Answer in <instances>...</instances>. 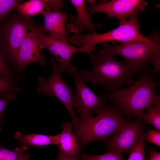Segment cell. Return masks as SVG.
<instances>
[{
    "mask_svg": "<svg viewBox=\"0 0 160 160\" xmlns=\"http://www.w3.org/2000/svg\"><path fill=\"white\" fill-rule=\"evenodd\" d=\"M156 77L149 68L130 86L105 93L101 97L114 103L125 116L141 120L145 109L150 105L160 104V95L156 92L160 82L154 81Z\"/></svg>",
    "mask_w": 160,
    "mask_h": 160,
    "instance_id": "cell-1",
    "label": "cell"
},
{
    "mask_svg": "<svg viewBox=\"0 0 160 160\" xmlns=\"http://www.w3.org/2000/svg\"><path fill=\"white\" fill-rule=\"evenodd\" d=\"M102 47L96 55L90 57L91 68L81 71L84 81L100 84L108 92L116 91L124 84H132L135 81L128 65L116 60L109 50Z\"/></svg>",
    "mask_w": 160,
    "mask_h": 160,
    "instance_id": "cell-2",
    "label": "cell"
},
{
    "mask_svg": "<svg viewBox=\"0 0 160 160\" xmlns=\"http://www.w3.org/2000/svg\"><path fill=\"white\" fill-rule=\"evenodd\" d=\"M148 41H136L109 45L103 43L102 47L109 50L114 56H119L129 67L133 76H139L143 70L149 68L148 63L154 67L155 74L160 71V36L155 31Z\"/></svg>",
    "mask_w": 160,
    "mask_h": 160,
    "instance_id": "cell-3",
    "label": "cell"
},
{
    "mask_svg": "<svg viewBox=\"0 0 160 160\" xmlns=\"http://www.w3.org/2000/svg\"><path fill=\"white\" fill-rule=\"evenodd\" d=\"M97 114L95 117L82 119L78 117L76 122L72 124L80 152L91 142H105L127 119L116 105H107Z\"/></svg>",
    "mask_w": 160,
    "mask_h": 160,
    "instance_id": "cell-4",
    "label": "cell"
},
{
    "mask_svg": "<svg viewBox=\"0 0 160 160\" xmlns=\"http://www.w3.org/2000/svg\"><path fill=\"white\" fill-rule=\"evenodd\" d=\"M138 14L130 16L123 24L110 31L101 34L74 35L71 37V42L76 46L82 45L92 52L96 49V45L101 43L111 42L113 44L136 41H149L152 35L145 36L141 34L139 28L140 25Z\"/></svg>",
    "mask_w": 160,
    "mask_h": 160,
    "instance_id": "cell-5",
    "label": "cell"
},
{
    "mask_svg": "<svg viewBox=\"0 0 160 160\" xmlns=\"http://www.w3.org/2000/svg\"><path fill=\"white\" fill-rule=\"evenodd\" d=\"M34 26L30 18L12 16L0 28V52L4 59L16 65V57L25 34Z\"/></svg>",
    "mask_w": 160,
    "mask_h": 160,
    "instance_id": "cell-6",
    "label": "cell"
},
{
    "mask_svg": "<svg viewBox=\"0 0 160 160\" xmlns=\"http://www.w3.org/2000/svg\"><path fill=\"white\" fill-rule=\"evenodd\" d=\"M31 30L37 34L43 49H47L49 53L52 54L55 60L59 63V69L61 73L65 71L71 75L77 70V68L73 66L71 62V57L74 54L83 53L89 57L93 55L91 50L83 46L75 47L68 44L66 41L47 35L39 26L33 27Z\"/></svg>",
    "mask_w": 160,
    "mask_h": 160,
    "instance_id": "cell-7",
    "label": "cell"
},
{
    "mask_svg": "<svg viewBox=\"0 0 160 160\" xmlns=\"http://www.w3.org/2000/svg\"><path fill=\"white\" fill-rule=\"evenodd\" d=\"M51 61L52 68L51 75L47 79L41 76L38 77L39 86L36 90L38 93H42L57 97L65 106L71 118L72 124H74L78 117L75 115L72 105L73 88L68 86L62 79L58 65L53 57Z\"/></svg>",
    "mask_w": 160,
    "mask_h": 160,
    "instance_id": "cell-8",
    "label": "cell"
},
{
    "mask_svg": "<svg viewBox=\"0 0 160 160\" xmlns=\"http://www.w3.org/2000/svg\"><path fill=\"white\" fill-rule=\"evenodd\" d=\"M76 87L72 98V105L80 119H84L97 114L107 105L106 100L97 96L85 84L81 71L77 70L71 74Z\"/></svg>",
    "mask_w": 160,
    "mask_h": 160,
    "instance_id": "cell-9",
    "label": "cell"
},
{
    "mask_svg": "<svg viewBox=\"0 0 160 160\" xmlns=\"http://www.w3.org/2000/svg\"><path fill=\"white\" fill-rule=\"evenodd\" d=\"M143 125L138 119L132 121L127 118L107 141L106 152L115 151L130 153L143 132Z\"/></svg>",
    "mask_w": 160,
    "mask_h": 160,
    "instance_id": "cell-10",
    "label": "cell"
},
{
    "mask_svg": "<svg viewBox=\"0 0 160 160\" xmlns=\"http://www.w3.org/2000/svg\"><path fill=\"white\" fill-rule=\"evenodd\" d=\"M147 4L148 3L143 0H112L97 4L87 9L92 15L102 13L106 14L108 17L115 18L120 25L131 15L145 11Z\"/></svg>",
    "mask_w": 160,
    "mask_h": 160,
    "instance_id": "cell-11",
    "label": "cell"
},
{
    "mask_svg": "<svg viewBox=\"0 0 160 160\" xmlns=\"http://www.w3.org/2000/svg\"><path fill=\"white\" fill-rule=\"evenodd\" d=\"M43 49L37 34L30 31L25 35L17 51L16 57V65L20 70L27 65L37 62L42 66L46 64L42 52Z\"/></svg>",
    "mask_w": 160,
    "mask_h": 160,
    "instance_id": "cell-12",
    "label": "cell"
},
{
    "mask_svg": "<svg viewBox=\"0 0 160 160\" xmlns=\"http://www.w3.org/2000/svg\"><path fill=\"white\" fill-rule=\"evenodd\" d=\"M42 14L44 24L39 26L44 32L48 33L49 36L54 39L70 42L71 37L65 26L68 19L65 13L59 9H46Z\"/></svg>",
    "mask_w": 160,
    "mask_h": 160,
    "instance_id": "cell-13",
    "label": "cell"
},
{
    "mask_svg": "<svg viewBox=\"0 0 160 160\" xmlns=\"http://www.w3.org/2000/svg\"><path fill=\"white\" fill-rule=\"evenodd\" d=\"M71 3L75 8L77 16L71 15L68 18V23L66 25L68 31L70 33H74L75 35L81 34L86 30L91 34L97 33L95 27L96 25L93 23L92 15L86 8L84 0H70Z\"/></svg>",
    "mask_w": 160,
    "mask_h": 160,
    "instance_id": "cell-14",
    "label": "cell"
},
{
    "mask_svg": "<svg viewBox=\"0 0 160 160\" xmlns=\"http://www.w3.org/2000/svg\"><path fill=\"white\" fill-rule=\"evenodd\" d=\"M62 131L59 135V151L63 154L79 159L80 158L79 144L74 133L72 123H64Z\"/></svg>",
    "mask_w": 160,
    "mask_h": 160,
    "instance_id": "cell-15",
    "label": "cell"
},
{
    "mask_svg": "<svg viewBox=\"0 0 160 160\" xmlns=\"http://www.w3.org/2000/svg\"><path fill=\"white\" fill-rule=\"evenodd\" d=\"M65 3L61 0H30L19 5L17 10L20 15L27 17L41 13L45 9H60Z\"/></svg>",
    "mask_w": 160,
    "mask_h": 160,
    "instance_id": "cell-16",
    "label": "cell"
},
{
    "mask_svg": "<svg viewBox=\"0 0 160 160\" xmlns=\"http://www.w3.org/2000/svg\"><path fill=\"white\" fill-rule=\"evenodd\" d=\"M14 137L18 141L19 148L23 151L26 150L28 146H42L59 144L58 134L55 135H49L40 134L25 135L20 132L14 134Z\"/></svg>",
    "mask_w": 160,
    "mask_h": 160,
    "instance_id": "cell-17",
    "label": "cell"
},
{
    "mask_svg": "<svg viewBox=\"0 0 160 160\" xmlns=\"http://www.w3.org/2000/svg\"><path fill=\"white\" fill-rule=\"evenodd\" d=\"M145 112L143 113L141 120L143 124H150L157 130L160 131V104L154 106L150 105L147 107Z\"/></svg>",
    "mask_w": 160,
    "mask_h": 160,
    "instance_id": "cell-18",
    "label": "cell"
},
{
    "mask_svg": "<svg viewBox=\"0 0 160 160\" xmlns=\"http://www.w3.org/2000/svg\"><path fill=\"white\" fill-rule=\"evenodd\" d=\"M23 152L19 147L13 151L0 144V160H30V153L23 154Z\"/></svg>",
    "mask_w": 160,
    "mask_h": 160,
    "instance_id": "cell-19",
    "label": "cell"
},
{
    "mask_svg": "<svg viewBox=\"0 0 160 160\" xmlns=\"http://www.w3.org/2000/svg\"><path fill=\"white\" fill-rule=\"evenodd\" d=\"M82 160H124L122 153L115 151L107 152L101 155H90L85 153L80 155Z\"/></svg>",
    "mask_w": 160,
    "mask_h": 160,
    "instance_id": "cell-20",
    "label": "cell"
},
{
    "mask_svg": "<svg viewBox=\"0 0 160 160\" xmlns=\"http://www.w3.org/2000/svg\"><path fill=\"white\" fill-rule=\"evenodd\" d=\"M22 1L20 0H0V23L9 12L17 8Z\"/></svg>",
    "mask_w": 160,
    "mask_h": 160,
    "instance_id": "cell-21",
    "label": "cell"
},
{
    "mask_svg": "<svg viewBox=\"0 0 160 160\" xmlns=\"http://www.w3.org/2000/svg\"><path fill=\"white\" fill-rule=\"evenodd\" d=\"M143 133L141 135L136 145L129 153L127 160H145V146L143 137Z\"/></svg>",
    "mask_w": 160,
    "mask_h": 160,
    "instance_id": "cell-22",
    "label": "cell"
},
{
    "mask_svg": "<svg viewBox=\"0 0 160 160\" xmlns=\"http://www.w3.org/2000/svg\"><path fill=\"white\" fill-rule=\"evenodd\" d=\"M22 88L15 83L10 81L0 76V95H8L12 92L17 93Z\"/></svg>",
    "mask_w": 160,
    "mask_h": 160,
    "instance_id": "cell-23",
    "label": "cell"
},
{
    "mask_svg": "<svg viewBox=\"0 0 160 160\" xmlns=\"http://www.w3.org/2000/svg\"><path fill=\"white\" fill-rule=\"evenodd\" d=\"M16 93L12 92L7 95H0V130L1 129V125L4 121L3 115L5 108L9 102L15 99Z\"/></svg>",
    "mask_w": 160,
    "mask_h": 160,
    "instance_id": "cell-24",
    "label": "cell"
},
{
    "mask_svg": "<svg viewBox=\"0 0 160 160\" xmlns=\"http://www.w3.org/2000/svg\"><path fill=\"white\" fill-rule=\"evenodd\" d=\"M4 59L0 52V76L7 80L15 83V77Z\"/></svg>",
    "mask_w": 160,
    "mask_h": 160,
    "instance_id": "cell-25",
    "label": "cell"
},
{
    "mask_svg": "<svg viewBox=\"0 0 160 160\" xmlns=\"http://www.w3.org/2000/svg\"><path fill=\"white\" fill-rule=\"evenodd\" d=\"M143 137L144 140L160 146V132L157 130H149L145 133H143Z\"/></svg>",
    "mask_w": 160,
    "mask_h": 160,
    "instance_id": "cell-26",
    "label": "cell"
},
{
    "mask_svg": "<svg viewBox=\"0 0 160 160\" xmlns=\"http://www.w3.org/2000/svg\"><path fill=\"white\" fill-rule=\"evenodd\" d=\"M149 153L148 157L147 160H160V153L156 151L152 148H148Z\"/></svg>",
    "mask_w": 160,
    "mask_h": 160,
    "instance_id": "cell-27",
    "label": "cell"
},
{
    "mask_svg": "<svg viewBox=\"0 0 160 160\" xmlns=\"http://www.w3.org/2000/svg\"><path fill=\"white\" fill-rule=\"evenodd\" d=\"M77 159L73 158L66 155L58 151V153L55 160H78Z\"/></svg>",
    "mask_w": 160,
    "mask_h": 160,
    "instance_id": "cell-28",
    "label": "cell"
}]
</instances>
